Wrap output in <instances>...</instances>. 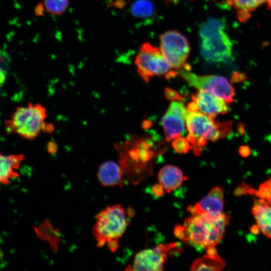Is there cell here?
<instances>
[{
  "instance_id": "obj_1",
  "label": "cell",
  "mask_w": 271,
  "mask_h": 271,
  "mask_svg": "<svg viewBox=\"0 0 271 271\" xmlns=\"http://www.w3.org/2000/svg\"><path fill=\"white\" fill-rule=\"evenodd\" d=\"M178 225L174 232L179 239L198 250L215 246L223 238L230 216L225 213L214 217L207 214H194Z\"/></svg>"
},
{
  "instance_id": "obj_2",
  "label": "cell",
  "mask_w": 271,
  "mask_h": 271,
  "mask_svg": "<svg viewBox=\"0 0 271 271\" xmlns=\"http://www.w3.org/2000/svg\"><path fill=\"white\" fill-rule=\"evenodd\" d=\"M131 212L117 204L106 207L96 216L92 233L98 247L107 244L111 251L117 250L119 239L129 223Z\"/></svg>"
},
{
  "instance_id": "obj_3",
  "label": "cell",
  "mask_w": 271,
  "mask_h": 271,
  "mask_svg": "<svg viewBox=\"0 0 271 271\" xmlns=\"http://www.w3.org/2000/svg\"><path fill=\"white\" fill-rule=\"evenodd\" d=\"M199 35L200 53L206 61L219 63L230 58L232 43L225 31L223 20H207L200 25Z\"/></svg>"
},
{
  "instance_id": "obj_4",
  "label": "cell",
  "mask_w": 271,
  "mask_h": 271,
  "mask_svg": "<svg viewBox=\"0 0 271 271\" xmlns=\"http://www.w3.org/2000/svg\"><path fill=\"white\" fill-rule=\"evenodd\" d=\"M187 139L195 155L201 154L207 141L215 142L230 133L232 122H221L199 111H187L185 116Z\"/></svg>"
},
{
  "instance_id": "obj_5",
  "label": "cell",
  "mask_w": 271,
  "mask_h": 271,
  "mask_svg": "<svg viewBox=\"0 0 271 271\" xmlns=\"http://www.w3.org/2000/svg\"><path fill=\"white\" fill-rule=\"evenodd\" d=\"M46 109L39 103H30L18 107L11 118L5 122L6 130L30 140L35 139L43 131L46 124Z\"/></svg>"
},
{
  "instance_id": "obj_6",
  "label": "cell",
  "mask_w": 271,
  "mask_h": 271,
  "mask_svg": "<svg viewBox=\"0 0 271 271\" xmlns=\"http://www.w3.org/2000/svg\"><path fill=\"white\" fill-rule=\"evenodd\" d=\"M134 63L139 74L147 83L155 76L169 79L177 74L160 49L148 43L143 44L140 47Z\"/></svg>"
},
{
  "instance_id": "obj_7",
  "label": "cell",
  "mask_w": 271,
  "mask_h": 271,
  "mask_svg": "<svg viewBox=\"0 0 271 271\" xmlns=\"http://www.w3.org/2000/svg\"><path fill=\"white\" fill-rule=\"evenodd\" d=\"M179 74L198 89L211 93L226 103L234 101L235 89L226 78L217 75L200 76L186 70L179 71Z\"/></svg>"
},
{
  "instance_id": "obj_8",
  "label": "cell",
  "mask_w": 271,
  "mask_h": 271,
  "mask_svg": "<svg viewBox=\"0 0 271 271\" xmlns=\"http://www.w3.org/2000/svg\"><path fill=\"white\" fill-rule=\"evenodd\" d=\"M160 50L165 58L174 69H181L190 51L186 38L179 32L171 30L160 37Z\"/></svg>"
},
{
  "instance_id": "obj_9",
  "label": "cell",
  "mask_w": 271,
  "mask_h": 271,
  "mask_svg": "<svg viewBox=\"0 0 271 271\" xmlns=\"http://www.w3.org/2000/svg\"><path fill=\"white\" fill-rule=\"evenodd\" d=\"M177 243L161 244L153 248L141 251L134 257L131 270L160 271L164 268L167 256L174 251H180Z\"/></svg>"
},
{
  "instance_id": "obj_10",
  "label": "cell",
  "mask_w": 271,
  "mask_h": 271,
  "mask_svg": "<svg viewBox=\"0 0 271 271\" xmlns=\"http://www.w3.org/2000/svg\"><path fill=\"white\" fill-rule=\"evenodd\" d=\"M188 110L183 103L173 101L162 117L166 140L170 142L185 133V116Z\"/></svg>"
},
{
  "instance_id": "obj_11",
  "label": "cell",
  "mask_w": 271,
  "mask_h": 271,
  "mask_svg": "<svg viewBox=\"0 0 271 271\" xmlns=\"http://www.w3.org/2000/svg\"><path fill=\"white\" fill-rule=\"evenodd\" d=\"M224 206V193L222 188H213L199 202L188 207L191 214H207L216 217L222 214Z\"/></svg>"
},
{
  "instance_id": "obj_12",
  "label": "cell",
  "mask_w": 271,
  "mask_h": 271,
  "mask_svg": "<svg viewBox=\"0 0 271 271\" xmlns=\"http://www.w3.org/2000/svg\"><path fill=\"white\" fill-rule=\"evenodd\" d=\"M191 97L199 110L213 118L218 115L225 114L229 110L224 100L208 92L200 90L192 94Z\"/></svg>"
},
{
  "instance_id": "obj_13",
  "label": "cell",
  "mask_w": 271,
  "mask_h": 271,
  "mask_svg": "<svg viewBox=\"0 0 271 271\" xmlns=\"http://www.w3.org/2000/svg\"><path fill=\"white\" fill-rule=\"evenodd\" d=\"M123 171L120 165L108 161L101 164L97 177L100 184L104 187L121 186Z\"/></svg>"
},
{
  "instance_id": "obj_14",
  "label": "cell",
  "mask_w": 271,
  "mask_h": 271,
  "mask_svg": "<svg viewBox=\"0 0 271 271\" xmlns=\"http://www.w3.org/2000/svg\"><path fill=\"white\" fill-rule=\"evenodd\" d=\"M251 212L259 229L271 238V201L261 198L255 199Z\"/></svg>"
},
{
  "instance_id": "obj_15",
  "label": "cell",
  "mask_w": 271,
  "mask_h": 271,
  "mask_svg": "<svg viewBox=\"0 0 271 271\" xmlns=\"http://www.w3.org/2000/svg\"><path fill=\"white\" fill-rule=\"evenodd\" d=\"M24 159L23 155H4L0 153V187L18 177V170Z\"/></svg>"
},
{
  "instance_id": "obj_16",
  "label": "cell",
  "mask_w": 271,
  "mask_h": 271,
  "mask_svg": "<svg viewBox=\"0 0 271 271\" xmlns=\"http://www.w3.org/2000/svg\"><path fill=\"white\" fill-rule=\"evenodd\" d=\"M206 249V254L193 262L191 266V270L218 271L224 267L225 262L218 254L215 246Z\"/></svg>"
},
{
  "instance_id": "obj_17",
  "label": "cell",
  "mask_w": 271,
  "mask_h": 271,
  "mask_svg": "<svg viewBox=\"0 0 271 271\" xmlns=\"http://www.w3.org/2000/svg\"><path fill=\"white\" fill-rule=\"evenodd\" d=\"M186 179L181 170L172 165L163 167L158 174L159 184L168 192L180 187Z\"/></svg>"
},
{
  "instance_id": "obj_18",
  "label": "cell",
  "mask_w": 271,
  "mask_h": 271,
  "mask_svg": "<svg viewBox=\"0 0 271 271\" xmlns=\"http://www.w3.org/2000/svg\"><path fill=\"white\" fill-rule=\"evenodd\" d=\"M267 0H227L228 5L237 10V17L242 22L247 21L250 13Z\"/></svg>"
},
{
  "instance_id": "obj_19",
  "label": "cell",
  "mask_w": 271,
  "mask_h": 271,
  "mask_svg": "<svg viewBox=\"0 0 271 271\" xmlns=\"http://www.w3.org/2000/svg\"><path fill=\"white\" fill-rule=\"evenodd\" d=\"M35 232L38 236L47 241L54 250L57 249L59 241V232L46 221L35 228Z\"/></svg>"
},
{
  "instance_id": "obj_20",
  "label": "cell",
  "mask_w": 271,
  "mask_h": 271,
  "mask_svg": "<svg viewBox=\"0 0 271 271\" xmlns=\"http://www.w3.org/2000/svg\"><path fill=\"white\" fill-rule=\"evenodd\" d=\"M131 12L135 17L147 19L155 14V8L149 0H137L131 5Z\"/></svg>"
},
{
  "instance_id": "obj_21",
  "label": "cell",
  "mask_w": 271,
  "mask_h": 271,
  "mask_svg": "<svg viewBox=\"0 0 271 271\" xmlns=\"http://www.w3.org/2000/svg\"><path fill=\"white\" fill-rule=\"evenodd\" d=\"M69 5L68 0H44L46 10L54 15H60L67 9Z\"/></svg>"
},
{
  "instance_id": "obj_22",
  "label": "cell",
  "mask_w": 271,
  "mask_h": 271,
  "mask_svg": "<svg viewBox=\"0 0 271 271\" xmlns=\"http://www.w3.org/2000/svg\"><path fill=\"white\" fill-rule=\"evenodd\" d=\"M172 147L177 153L186 154L193 147L187 138L179 137L175 139L172 143Z\"/></svg>"
},
{
  "instance_id": "obj_23",
  "label": "cell",
  "mask_w": 271,
  "mask_h": 271,
  "mask_svg": "<svg viewBox=\"0 0 271 271\" xmlns=\"http://www.w3.org/2000/svg\"><path fill=\"white\" fill-rule=\"evenodd\" d=\"M9 63V57L5 52L0 49V85L5 82Z\"/></svg>"
},
{
  "instance_id": "obj_24",
  "label": "cell",
  "mask_w": 271,
  "mask_h": 271,
  "mask_svg": "<svg viewBox=\"0 0 271 271\" xmlns=\"http://www.w3.org/2000/svg\"><path fill=\"white\" fill-rule=\"evenodd\" d=\"M256 195L259 198L271 201V179L261 185Z\"/></svg>"
},
{
  "instance_id": "obj_25",
  "label": "cell",
  "mask_w": 271,
  "mask_h": 271,
  "mask_svg": "<svg viewBox=\"0 0 271 271\" xmlns=\"http://www.w3.org/2000/svg\"><path fill=\"white\" fill-rule=\"evenodd\" d=\"M164 92L166 97L170 100H180L183 98L177 91L169 87L165 88Z\"/></svg>"
},
{
  "instance_id": "obj_26",
  "label": "cell",
  "mask_w": 271,
  "mask_h": 271,
  "mask_svg": "<svg viewBox=\"0 0 271 271\" xmlns=\"http://www.w3.org/2000/svg\"><path fill=\"white\" fill-rule=\"evenodd\" d=\"M152 189L153 193L157 196H161L164 194L165 189L160 184L155 185Z\"/></svg>"
},
{
  "instance_id": "obj_27",
  "label": "cell",
  "mask_w": 271,
  "mask_h": 271,
  "mask_svg": "<svg viewBox=\"0 0 271 271\" xmlns=\"http://www.w3.org/2000/svg\"><path fill=\"white\" fill-rule=\"evenodd\" d=\"M47 150L49 153L54 154L56 153L58 150V146L54 142H50L47 144Z\"/></svg>"
},
{
  "instance_id": "obj_28",
  "label": "cell",
  "mask_w": 271,
  "mask_h": 271,
  "mask_svg": "<svg viewBox=\"0 0 271 271\" xmlns=\"http://www.w3.org/2000/svg\"><path fill=\"white\" fill-rule=\"evenodd\" d=\"M239 153L241 156L246 157L250 153V148L246 146H241L239 149Z\"/></svg>"
},
{
  "instance_id": "obj_29",
  "label": "cell",
  "mask_w": 271,
  "mask_h": 271,
  "mask_svg": "<svg viewBox=\"0 0 271 271\" xmlns=\"http://www.w3.org/2000/svg\"><path fill=\"white\" fill-rule=\"evenodd\" d=\"M186 108L188 111L190 112H196L199 110L197 104L194 101L188 103Z\"/></svg>"
},
{
  "instance_id": "obj_30",
  "label": "cell",
  "mask_w": 271,
  "mask_h": 271,
  "mask_svg": "<svg viewBox=\"0 0 271 271\" xmlns=\"http://www.w3.org/2000/svg\"><path fill=\"white\" fill-rule=\"evenodd\" d=\"M3 256H4L3 252L2 250L1 249V248H0V261L2 260Z\"/></svg>"
},
{
  "instance_id": "obj_31",
  "label": "cell",
  "mask_w": 271,
  "mask_h": 271,
  "mask_svg": "<svg viewBox=\"0 0 271 271\" xmlns=\"http://www.w3.org/2000/svg\"><path fill=\"white\" fill-rule=\"evenodd\" d=\"M267 7L268 8L271 9V0H267Z\"/></svg>"
},
{
  "instance_id": "obj_32",
  "label": "cell",
  "mask_w": 271,
  "mask_h": 271,
  "mask_svg": "<svg viewBox=\"0 0 271 271\" xmlns=\"http://www.w3.org/2000/svg\"><path fill=\"white\" fill-rule=\"evenodd\" d=\"M167 1L171 2H174V3H176V2H178V0H167Z\"/></svg>"
}]
</instances>
